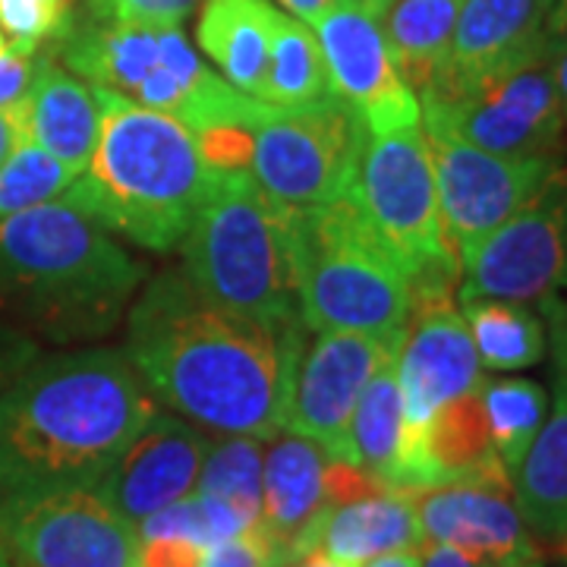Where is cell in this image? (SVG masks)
<instances>
[{"instance_id": "11", "label": "cell", "mask_w": 567, "mask_h": 567, "mask_svg": "<svg viewBox=\"0 0 567 567\" xmlns=\"http://www.w3.org/2000/svg\"><path fill=\"white\" fill-rule=\"evenodd\" d=\"M0 548L13 567H140V529L95 488L0 498Z\"/></svg>"}, {"instance_id": "37", "label": "cell", "mask_w": 567, "mask_h": 567, "mask_svg": "<svg viewBox=\"0 0 567 567\" xmlns=\"http://www.w3.org/2000/svg\"><path fill=\"white\" fill-rule=\"evenodd\" d=\"M208 548L186 539H142L140 567H203Z\"/></svg>"}, {"instance_id": "27", "label": "cell", "mask_w": 567, "mask_h": 567, "mask_svg": "<svg viewBox=\"0 0 567 567\" xmlns=\"http://www.w3.org/2000/svg\"><path fill=\"white\" fill-rule=\"evenodd\" d=\"M328 95L334 92L328 82L319 41L306 22L281 13L275 39H271L259 102L275 104V107H300V104L322 102Z\"/></svg>"}, {"instance_id": "33", "label": "cell", "mask_w": 567, "mask_h": 567, "mask_svg": "<svg viewBox=\"0 0 567 567\" xmlns=\"http://www.w3.org/2000/svg\"><path fill=\"white\" fill-rule=\"evenodd\" d=\"M199 155L212 171H246L252 167V155H256V136L249 126H208L203 133H193Z\"/></svg>"}, {"instance_id": "23", "label": "cell", "mask_w": 567, "mask_h": 567, "mask_svg": "<svg viewBox=\"0 0 567 567\" xmlns=\"http://www.w3.org/2000/svg\"><path fill=\"white\" fill-rule=\"evenodd\" d=\"M278 20L281 10L268 0H205L196 39L224 80L246 95H259Z\"/></svg>"}, {"instance_id": "20", "label": "cell", "mask_w": 567, "mask_h": 567, "mask_svg": "<svg viewBox=\"0 0 567 567\" xmlns=\"http://www.w3.org/2000/svg\"><path fill=\"white\" fill-rule=\"evenodd\" d=\"M551 331V413L514 473V498L527 529L567 555V316L548 319Z\"/></svg>"}, {"instance_id": "42", "label": "cell", "mask_w": 567, "mask_h": 567, "mask_svg": "<svg viewBox=\"0 0 567 567\" xmlns=\"http://www.w3.org/2000/svg\"><path fill=\"white\" fill-rule=\"evenodd\" d=\"M281 7H287L293 17L300 22H319L328 13V10H334V7H341L344 0H278Z\"/></svg>"}, {"instance_id": "4", "label": "cell", "mask_w": 567, "mask_h": 567, "mask_svg": "<svg viewBox=\"0 0 567 567\" xmlns=\"http://www.w3.org/2000/svg\"><path fill=\"white\" fill-rule=\"evenodd\" d=\"M92 92L102 111L99 145L61 199L142 249H177L215 171L181 121L111 89Z\"/></svg>"}, {"instance_id": "6", "label": "cell", "mask_w": 567, "mask_h": 567, "mask_svg": "<svg viewBox=\"0 0 567 567\" xmlns=\"http://www.w3.org/2000/svg\"><path fill=\"white\" fill-rule=\"evenodd\" d=\"M183 275L212 303L281 328L300 319L284 208L249 171H215L183 237Z\"/></svg>"}, {"instance_id": "43", "label": "cell", "mask_w": 567, "mask_h": 567, "mask_svg": "<svg viewBox=\"0 0 567 567\" xmlns=\"http://www.w3.org/2000/svg\"><path fill=\"white\" fill-rule=\"evenodd\" d=\"M363 567H423V558L416 548H404V551H388V555H379L372 561H365Z\"/></svg>"}, {"instance_id": "49", "label": "cell", "mask_w": 567, "mask_h": 567, "mask_svg": "<svg viewBox=\"0 0 567 567\" xmlns=\"http://www.w3.org/2000/svg\"><path fill=\"white\" fill-rule=\"evenodd\" d=\"M0 567H13V565H10V558L3 555V548H0Z\"/></svg>"}, {"instance_id": "10", "label": "cell", "mask_w": 567, "mask_h": 567, "mask_svg": "<svg viewBox=\"0 0 567 567\" xmlns=\"http://www.w3.org/2000/svg\"><path fill=\"white\" fill-rule=\"evenodd\" d=\"M425 130H445L505 158L558 155L565 114L548 54L451 95H420Z\"/></svg>"}, {"instance_id": "40", "label": "cell", "mask_w": 567, "mask_h": 567, "mask_svg": "<svg viewBox=\"0 0 567 567\" xmlns=\"http://www.w3.org/2000/svg\"><path fill=\"white\" fill-rule=\"evenodd\" d=\"M548 63H551V76H555V89H558V102H561V114L567 121V29L561 35H555L548 44Z\"/></svg>"}, {"instance_id": "32", "label": "cell", "mask_w": 567, "mask_h": 567, "mask_svg": "<svg viewBox=\"0 0 567 567\" xmlns=\"http://www.w3.org/2000/svg\"><path fill=\"white\" fill-rule=\"evenodd\" d=\"M205 0H82L73 10L92 22H121L148 29H181V22Z\"/></svg>"}, {"instance_id": "35", "label": "cell", "mask_w": 567, "mask_h": 567, "mask_svg": "<svg viewBox=\"0 0 567 567\" xmlns=\"http://www.w3.org/2000/svg\"><path fill=\"white\" fill-rule=\"evenodd\" d=\"M379 492H385V486L379 480H372L357 464L334 461V457L324 464V498H328V507L350 505V502H360V498L379 495Z\"/></svg>"}, {"instance_id": "16", "label": "cell", "mask_w": 567, "mask_h": 567, "mask_svg": "<svg viewBox=\"0 0 567 567\" xmlns=\"http://www.w3.org/2000/svg\"><path fill=\"white\" fill-rule=\"evenodd\" d=\"M555 0H464L445 66L420 95H451L548 54Z\"/></svg>"}, {"instance_id": "50", "label": "cell", "mask_w": 567, "mask_h": 567, "mask_svg": "<svg viewBox=\"0 0 567 567\" xmlns=\"http://www.w3.org/2000/svg\"><path fill=\"white\" fill-rule=\"evenodd\" d=\"M70 3H76V0H70Z\"/></svg>"}, {"instance_id": "46", "label": "cell", "mask_w": 567, "mask_h": 567, "mask_svg": "<svg viewBox=\"0 0 567 567\" xmlns=\"http://www.w3.org/2000/svg\"><path fill=\"white\" fill-rule=\"evenodd\" d=\"M551 22H555V35H561L567 29V0H555V17H551Z\"/></svg>"}, {"instance_id": "24", "label": "cell", "mask_w": 567, "mask_h": 567, "mask_svg": "<svg viewBox=\"0 0 567 567\" xmlns=\"http://www.w3.org/2000/svg\"><path fill=\"white\" fill-rule=\"evenodd\" d=\"M464 0H391L379 22L401 80L420 95L445 66Z\"/></svg>"}, {"instance_id": "22", "label": "cell", "mask_w": 567, "mask_h": 567, "mask_svg": "<svg viewBox=\"0 0 567 567\" xmlns=\"http://www.w3.org/2000/svg\"><path fill=\"white\" fill-rule=\"evenodd\" d=\"M404 548H425L423 527L410 492L385 488L350 505L331 507L324 514L319 533V551L347 567H363L365 561L404 551Z\"/></svg>"}, {"instance_id": "39", "label": "cell", "mask_w": 567, "mask_h": 567, "mask_svg": "<svg viewBox=\"0 0 567 567\" xmlns=\"http://www.w3.org/2000/svg\"><path fill=\"white\" fill-rule=\"evenodd\" d=\"M22 142H29V114H25V99L17 104L0 107V167L13 158V152Z\"/></svg>"}, {"instance_id": "3", "label": "cell", "mask_w": 567, "mask_h": 567, "mask_svg": "<svg viewBox=\"0 0 567 567\" xmlns=\"http://www.w3.org/2000/svg\"><path fill=\"white\" fill-rule=\"evenodd\" d=\"M142 281L145 265L63 199L0 218V319L29 338H104Z\"/></svg>"}, {"instance_id": "44", "label": "cell", "mask_w": 567, "mask_h": 567, "mask_svg": "<svg viewBox=\"0 0 567 567\" xmlns=\"http://www.w3.org/2000/svg\"><path fill=\"white\" fill-rule=\"evenodd\" d=\"M287 567H347L341 565V561H334V558H328L324 551H309V555H303V558H297L293 565H287Z\"/></svg>"}, {"instance_id": "31", "label": "cell", "mask_w": 567, "mask_h": 567, "mask_svg": "<svg viewBox=\"0 0 567 567\" xmlns=\"http://www.w3.org/2000/svg\"><path fill=\"white\" fill-rule=\"evenodd\" d=\"M76 3L70 0H0V29L17 54H39L41 44H54L73 25Z\"/></svg>"}, {"instance_id": "47", "label": "cell", "mask_w": 567, "mask_h": 567, "mask_svg": "<svg viewBox=\"0 0 567 567\" xmlns=\"http://www.w3.org/2000/svg\"><path fill=\"white\" fill-rule=\"evenodd\" d=\"M10 51V41H7V35H3V29H0V58Z\"/></svg>"}, {"instance_id": "52", "label": "cell", "mask_w": 567, "mask_h": 567, "mask_svg": "<svg viewBox=\"0 0 567 567\" xmlns=\"http://www.w3.org/2000/svg\"><path fill=\"white\" fill-rule=\"evenodd\" d=\"M561 558H565V555H561Z\"/></svg>"}, {"instance_id": "1", "label": "cell", "mask_w": 567, "mask_h": 567, "mask_svg": "<svg viewBox=\"0 0 567 567\" xmlns=\"http://www.w3.org/2000/svg\"><path fill=\"white\" fill-rule=\"evenodd\" d=\"M303 319L281 328L212 303L183 271H162L126 309L123 353L142 385L193 425L275 439L284 429Z\"/></svg>"}, {"instance_id": "45", "label": "cell", "mask_w": 567, "mask_h": 567, "mask_svg": "<svg viewBox=\"0 0 567 567\" xmlns=\"http://www.w3.org/2000/svg\"><path fill=\"white\" fill-rule=\"evenodd\" d=\"M483 567H543V561H539V555H514V558H502V561Z\"/></svg>"}, {"instance_id": "25", "label": "cell", "mask_w": 567, "mask_h": 567, "mask_svg": "<svg viewBox=\"0 0 567 567\" xmlns=\"http://www.w3.org/2000/svg\"><path fill=\"white\" fill-rule=\"evenodd\" d=\"M406 451L404 401L394 360L385 363L363 388L350 416V464L365 470L385 488L401 492Z\"/></svg>"}, {"instance_id": "18", "label": "cell", "mask_w": 567, "mask_h": 567, "mask_svg": "<svg viewBox=\"0 0 567 567\" xmlns=\"http://www.w3.org/2000/svg\"><path fill=\"white\" fill-rule=\"evenodd\" d=\"M425 543L451 546L492 565L514 555H536L533 536L520 517L514 486L486 483H447L410 492Z\"/></svg>"}, {"instance_id": "38", "label": "cell", "mask_w": 567, "mask_h": 567, "mask_svg": "<svg viewBox=\"0 0 567 567\" xmlns=\"http://www.w3.org/2000/svg\"><path fill=\"white\" fill-rule=\"evenodd\" d=\"M35 66H39V54L7 51L0 58V107L22 102L29 95L32 80H35Z\"/></svg>"}, {"instance_id": "28", "label": "cell", "mask_w": 567, "mask_h": 567, "mask_svg": "<svg viewBox=\"0 0 567 567\" xmlns=\"http://www.w3.org/2000/svg\"><path fill=\"white\" fill-rule=\"evenodd\" d=\"M480 398H483L495 451L514 480L533 439L546 423L548 394L543 391V385H536L529 379H498V382H483Z\"/></svg>"}, {"instance_id": "36", "label": "cell", "mask_w": 567, "mask_h": 567, "mask_svg": "<svg viewBox=\"0 0 567 567\" xmlns=\"http://www.w3.org/2000/svg\"><path fill=\"white\" fill-rule=\"evenodd\" d=\"M35 357H39V344L25 331L0 319V394L35 363Z\"/></svg>"}, {"instance_id": "5", "label": "cell", "mask_w": 567, "mask_h": 567, "mask_svg": "<svg viewBox=\"0 0 567 567\" xmlns=\"http://www.w3.org/2000/svg\"><path fill=\"white\" fill-rule=\"evenodd\" d=\"M297 309L309 331L404 338L410 281L404 265L365 221L357 199L284 208Z\"/></svg>"}, {"instance_id": "2", "label": "cell", "mask_w": 567, "mask_h": 567, "mask_svg": "<svg viewBox=\"0 0 567 567\" xmlns=\"http://www.w3.org/2000/svg\"><path fill=\"white\" fill-rule=\"evenodd\" d=\"M152 416L155 398L123 350L32 363L0 394V498L95 488Z\"/></svg>"}, {"instance_id": "51", "label": "cell", "mask_w": 567, "mask_h": 567, "mask_svg": "<svg viewBox=\"0 0 567 567\" xmlns=\"http://www.w3.org/2000/svg\"><path fill=\"white\" fill-rule=\"evenodd\" d=\"M565 561H567V555H565Z\"/></svg>"}, {"instance_id": "13", "label": "cell", "mask_w": 567, "mask_h": 567, "mask_svg": "<svg viewBox=\"0 0 567 567\" xmlns=\"http://www.w3.org/2000/svg\"><path fill=\"white\" fill-rule=\"evenodd\" d=\"M312 25L331 92L363 117L369 136L423 126L420 95L401 80L391 61L375 7L344 0Z\"/></svg>"}, {"instance_id": "21", "label": "cell", "mask_w": 567, "mask_h": 567, "mask_svg": "<svg viewBox=\"0 0 567 567\" xmlns=\"http://www.w3.org/2000/svg\"><path fill=\"white\" fill-rule=\"evenodd\" d=\"M25 114L29 140L80 177L95 155L102 111L92 85L73 76L54 51L39 54L35 80L25 95Z\"/></svg>"}, {"instance_id": "48", "label": "cell", "mask_w": 567, "mask_h": 567, "mask_svg": "<svg viewBox=\"0 0 567 567\" xmlns=\"http://www.w3.org/2000/svg\"><path fill=\"white\" fill-rule=\"evenodd\" d=\"M365 3H369V7H375V10L382 13V7H385V3H391V0H365Z\"/></svg>"}, {"instance_id": "8", "label": "cell", "mask_w": 567, "mask_h": 567, "mask_svg": "<svg viewBox=\"0 0 567 567\" xmlns=\"http://www.w3.org/2000/svg\"><path fill=\"white\" fill-rule=\"evenodd\" d=\"M252 136L259 186L281 208H309L353 189L369 130L350 104L328 95L300 107L268 104Z\"/></svg>"}, {"instance_id": "30", "label": "cell", "mask_w": 567, "mask_h": 567, "mask_svg": "<svg viewBox=\"0 0 567 567\" xmlns=\"http://www.w3.org/2000/svg\"><path fill=\"white\" fill-rule=\"evenodd\" d=\"M76 174L48 155L35 142H22L13 158L0 167V218L20 215L25 208L61 199Z\"/></svg>"}, {"instance_id": "17", "label": "cell", "mask_w": 567, "mask_h": 567, "mask_svg": "<svg viewBox=\"0 0 567 567\" xmlns=\"http://www.w3.org/2000/svg\"><path fill=\"white\" fill-rule=\"evenodd\" d=\"M208 447V435L189 420L152 416V423L107 466L95 492L126 524L140 527L145 517L196 492Z\"/></svg>"}, {"instance_id": "34", "label": "cell", "mask_w": 567, "mask_h": 567, "mask_svg": "<svg viewBox=\"0 0 567 567\" xmlns=\"http://www.w3.org/2000/svg\"><path fill=\"white\" fill-rule=\"evenodd\" d=\"M203 567H281V558H278V548L271 543V536L256 520L240 536L208 548Z\"/></svg>"}, {"instance_id": "41", "label": "cell", "mask_w": 567, "mask_h": 567, "mask_svg": "<svg viewBox=\"0 0 567 567\" xmlns=\"http://www.w3.org/2000/svg\"><path fill=\"white\" fill-rule=\"evenodd\" d=\"M423 567H483V565H480L476 558L464 555V551H457V548L435 546V543H429V548H425Z\"/></svg>"}, {"instance_id": "29", "label": "cell", "mask_w": 567, "mask_h": 567, "mask_svg": "<svg viewBox=\"0 0 567 567\" xmlns=\"http://www.w3.org/2000/svg\"><path fill=\"white\" fill-rule=\"evenodd\" d=\"M262 439L227 435L208 447L196 495L218 498L249 524L262 517Z\"/></svg>"}, {"instance_id": "9", "label": "cell", "mask_w": 567, "mask_h": 567, "mask_svg": "<svg viewBox=\"0 0 567 567\" xmlns=\"http://www.w3.org/2000/svg\"><path fill=\"white\" fill-rule=\"evenodd\" d=\"M461 300L495 297L567 316V164L502 227L461 256Z\"/></svg>"}, {"instance_id": "19", "label": "cell", "mask_w": 567, "mask_h": 567, "mask_svg": "<svg viewBox=\"0 0 567 567\" xmlns=\"http://www.w3.org/2000/svg\"><path fill=\"white\" fill-rule=\"evenodd\" d=\"M331 457L303 435H275L262 464V517L259 524L278 548L281 567L319 548L324 514V464Z\"/></svg>"}, {"instance_id": "12", "label": "cell", "mask_w": 567, "mask_h": 567, "mask_svg": "<svg viewBox=\"0 0 567 567\" xmlns=\"http://www.w3.org/2000/svg\"><path fill=\"white\" fill-rule=\"evenodd\" d=\"M439 212L447 249L464 256L470 246L520 212L558 167V155L546 158H505L470 145L445 130H425Z\"/></svg>"}, {"instance_id": "15", "label": "cell", "mask_w": 567, "mask_h": 567, "mask_svg": "<svg viewBox=\"0 0 567 567\" xmlns=\"http://www.w3.org/2000/svg\"><path fill=\"white\" fill-rule=\"evenodd\" d=\"M480 365L483 363L457 306V293H410L404 338L394 357L404 401L406 445L429 425L439 406L483 385Z\"/></svg>"}, {"instance_id": "14", "label": "cell", "mask_w": 567, "mask_h": 567, "mask_svg": "<svg viewBox=\"0 0 567 567\" xmlns=\"http://www.w3.org/2000/svg\"><path fill=\"white\" fill-rule=\"evenodd\" d=\"M401 341L324 331L293 369L284 429L303 435L334 461H350V416L369 379L398 357Z\"/></svg>"}, {"instance_id": "26", "label": "cell", "mask_w": 567, "mask_h": 567, "mask_svg": "<svg viewBox=\"0 0 567 567\" xmlns=\"http://www.w3.org/2000/svg\"><path fill=\"white\" fill-rule=\"evenodd\" d=\"M461 306L476 357L488 369L517 372L546 357V328L529 303L473 297V300H461Z\"/></svg>"}, {"instance_id": "7", "label": "cell", "mask_w": 567, "mask_h": 567, "mask_svg": "<svg viewBox=\"0 0 567 567\" xmlns=\"http://www.w3.org/2000/svg\"><path fill=\"white\" fill-rule=\"evenodd\" d=\"M350 196L404 265L410 290H461V262L445 244L423 126L369 136Z\"/></svg>"}]
</instances>
